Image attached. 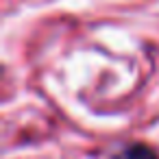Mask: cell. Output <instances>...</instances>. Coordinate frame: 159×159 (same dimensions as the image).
Listing matches in <instances>:
<instances>
[{
	"label": "cell",
	"mask_w": 159,
	"mask_h": 159,
	"mask_svg": "<svg viewBox=\"0 0 159 159\" xmlns=\"http://www.w3.org/2000/svg\"><path fill=\"white\" fill-rule=\"evenodd\" d=\"M118 159H157V155H155L150 148H146V146H131V148L124 150L122 157H118Z\"/></svg>",
	"instance_id": "obj_1"
}]
</instances>
